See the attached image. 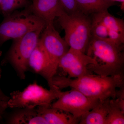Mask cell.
Instances as JSON below:
<instances>
[{"instance_id":"obj_1","label":"cell","mask_w":124,"mask_h":124,"mask_svg":"<svg viewBox=\"0 0 124 124\" xmlns=\"http://www.w3.org/2000/svg\"><path fill=\"white\" fill-rule=\"evenodd\" d=\"M52 83L59 89L70 87L89 97L102 101L116 98L117 90L124 86V75L105 76L92 73L72 79L56 75L52 79Z\"/></svg>"},{"instance_id":"obj_2","label":"cell","mask_w":124,"mask_h":124,"mask_svg":"<svg viewBox=\"0 0 124 124\" xmlns=\"http://www.w3.org/2000/svg\"><path fill=\"white\" fill-rule=\"evenodd\" d=\"M124 47L91 37L85 54L95 63L88 65V70L100 75H124Z\"/></svg>"},{"instance_id":"obj_3","label":"cell","mask_w":124,"mask_h":124,"mask_svg":"<svg viewBox=\"0 0 124 124\" xmlns=\"http://www.w3.org/2000/svg\"><path fill=\"white\" fill-rule=\"evenodd\" d=\"M29 6L4 17L0 23V46L9 40L20 38L46 26V23L32 12Z\"/></svg>"},{"instance_id":"obj_4","label":"cell","mask_w":124,"mask_h":124,"mask_svg":"<svg viewBox=\"0 0 124 124\" xmlns=\"http://www.w3.org/2000/svg\"><path fill=\"white\" fill-rule=\"evenodd\" d=\"M64 30V39L71 48L85 54L91 37V19L81 11L65 14L58 18Z\"/></svg>"},{"instance_id":"obj_5","label":"cell","mask_w":124,"mask_h":124,"mask_svg":"<svg viewBox=\"0 0 124 124\" xmlns=\"http://www.w3.org/2000/svg\"><path fill=\"white\" fill-rule=\"evenodd\" d=\"M44 29L32 31L22 37L14 39L6 56L1 62L2 64L7 63L11 64L22 79L26 78L29 58L38 44Z\"/></svg>"},{"instance_id":"obj_6","label":"cell","mask_w":124,"mask_h":124,"mask_svg":"<svg viewBox=\"0 0 124 124\" xmlns=\"http://www.w3.org/2000/svg\"><path fill=\"white\" fill-rule=\"evenodd\" d=\"M62 92L54 85L48 90L35 82L29 85L23 91L11 93L8 101V107L15 108H32L51 104L53 100L59 97Z\"/></svg>"},{"instance_id":"obj_7","label":"cell","mask_w":124,"mask_h":124,"mask_svg":"<svg viewBox=\"0 0 124 124\" xmlns=\"http://www.w3.org/2000/svg\"><path fill=\"white\" fill-rule=\"evenodd\" d=\"M97 99L89 97L79 91L71 88L62 92L58 100L51 106L70 113L79 121L82 116L91 110L99 101Z\"/></svg>"},{"instance_id":"obj_8","label":"cell","mask_w":124,"mask_h":124,"mask_svg":"<svg viewBox=\"0 0 124 124\" xmlns=\"http://www.w3.org/2000/svg\"><path fill=\"white\" fill-rule=\"evenodd\" d=\"M39 41L48 55L54 69L57 73L59 60L69 50L70 47L55 29L54 23L46 24L41 34Z\"/></svg>"},{"instance_id":"obj_9","label":"cell","mask_w":124,"mask_h":124,"mask_svg":"<svg viewBox=\"0 0 124 124\" xmlns=\"http://www.w3.org/2000/svg\"><path fill=\"white\" fill-rule=\"evenodd\" d=\"M95 61L86 54L69 48L60 59L58 63L63 72L70 78H78L92 73L88 70L90 64H95Z\"/></svg>"},{"instance_id":"obj_10","label":"cell","mask_w":124,"mask_h":124,"mask_svg":"<svg viewBox=\"0 0 124 124\" xmlns=\"http://www.w3.org/2000/svg\"><path fill=\"white\" fill-rule=\"evenodd\" d=\"M29 68L35 73L46 79L50 88L53 86L52 79L57 75V72L54 69L48 55L40 42L39 40L29 58L28 69Z\"/></svg>"},{"instance_id":"obj_11","label":"cell","mask_w":124,"mask_h":124,"mask_svg":"<svg viewBox=\"0 0 124 124\" xmlns=\"http://www.w3.org/2000/svg\"><path fill=\"white\" fill-rule=\"evenodd\" d=\"M29 7L46 24L54 23L55 18L67 14L59 0H33Z\"/></svg>"},{"instance_id":"obj_12","label":"cell","mask_w":124,"mask_h":124,"mask_svg":"<svg viewBox=\"0 0 124 124\" xmlns=\"http://www.w3.org/2000/svg\"><path fill=\"white\" fill-rule=\"evenodd\" d=\"M102 23L108 37V41L118 46H124V20L113 16L108 10L94 14Z\"/></svg>"},{"instance_id":"obj_13","label":"cell","mask_w":124,"mask_h":124,"mask_svg":"<svg viewBox=\"0 0 124 124\" xmlns=\"http://www.w3.org/2000/svg\"><path fill=\"white\" fill-rule=\"evenodd\" d=\"M36 110L48 124H79V120L70 113L54 108L51 104L39 106Z\"/></svg>"},{"instance_id":"obj_14","label":"cell","mask_w":124,"mask_h":124,"mask_svg":"<svg viewBox=\"0 0 124 124\" xmlns=\"http://www.w3.org/2000/svg\"><path fill=\"white\" fill-rule=\"evenodd\" d=\"M8 115L6 123L9 124H47L35 108H15Z\"/></svg>"},{"instance_id":"obj_15","label":"cell","mask_w":124,"mask_h":124,"mask_svg":"<svg viewBox=\"0 0 124 124\" xmlns=\"http://www.w3.org/2000/svg\"><path fill=\"white\" fill-rule=\"evenodd\" d=\"M111 98L99 100L88 112L80 118V124H105L110 108Z\"/></svg>"},{"instance_id":"obj_16","label":"cell","mask_w":124,"mask_h":124,"mask_svg":"<svg viewBox=\"0 0 124 124\" xmlns=\"http://www.w3.org/2000/svg\"><path fill=\"white\" fill-rule=\"evenodd\" d=\"M80 11L87 15L108 10L116 5L112 0H75Z\"/></svg>"},{"instance_id":"obj_17","label":"cell","mask_w":124,"mask_h":124,"mask_svg":"<svg viewBox=\"0 0 124 124\" xmlns=\"http://www.w3.org/2000/svg\"><path fill=\"white\" fill-rule=\"evenodd\" d=\"M124 124V111L119 106L116 99H111L105 124Z\"/></svg>"},{"instance_id":"obj_18","label":"cell","mask_w":124,"mask_h":124,"mask_svg":"<svg viewBox=\"0 0 124 124\" xmlns=\"http://www.w3.org/2000/svg\"><path fill=\"white\" fill-rule=\"evenodd\" d=\"M31 3L29 0H1L0 12L6 17L18 9L29 7Z\"/></svg>"},{"instance_id":"obj_19","label":"cell","mask_w":124,"mask_h":124,"mask_svg":"<svg viewBox=\"0 0 124 124\" xmlns=\"http://www.w3.org/2000/svg\"><path fill=\"white\" fill-rule=\"evenodd\" d=\"M61 4L68 14L81 11L78 8L75 0H59Z\"/></svg>"},{"instance_id":"obj_20","label":"cell","mask_w":124,"mask_h":124,"mask_svg":"<svg viewBox=\"0 0 124 124\" xmlns=\"http://www.w3.org/2000/svg\"><path fill=\"white\" fill-rule=\"evenodd\" d=\"M8 107V101L0 100V121L2 119L6 110Z\"/></svg>"},{"instance_id":"obj_21","label":"cell","mask_w":124,"mask_h":124,"mask_svg":"<svg viewBox=\"0 0 124 124\" xmlns=\"http://www.w3.org/2000/svg\"><path fill=\"white\" fill-rule=\"evenodd\" d=\"M1 75V69L0 65V79ZM9 97H8L3 93L1 89L0 88V100L3 101H8L9 99Z\"/></svg>"},{"instance_id":"obj_22","label":"cell","mask_w":124,"mask_h":124,"mask_svg":"<svg viewBox=\"0 0 124 124\" xmlns=\"http://www.w3.org/2000/svg\"><path fill=\"white\" fill-rule=\"evenodd\" d=\"M1 0H0V12L1 10Z\"/></svg>"},{"instance_id":"obj_23","label":"cell","mask_w":124,"mask_h":124,"mask_svg":"<svg viewBox=\"0 0 124 124\" xmlns=\"http://www.w3.org/2000/svg\"><path fill=\"white\" fill-rule=\"evenodd\" d=\"M1 54H2V52L0 50V56L1 55Z\"/></svg>"}]
</instances>
